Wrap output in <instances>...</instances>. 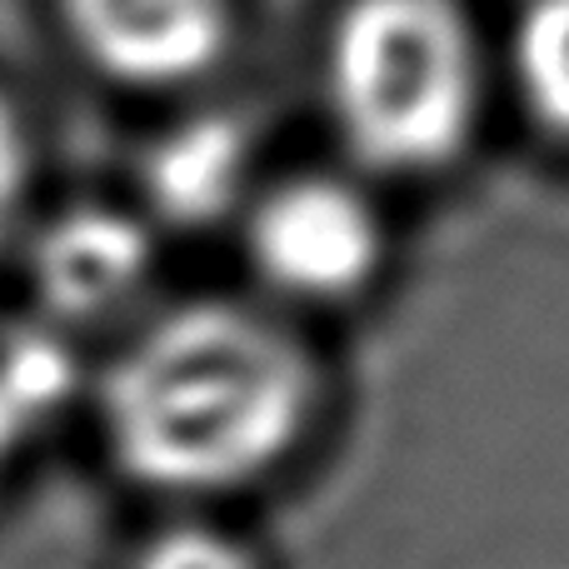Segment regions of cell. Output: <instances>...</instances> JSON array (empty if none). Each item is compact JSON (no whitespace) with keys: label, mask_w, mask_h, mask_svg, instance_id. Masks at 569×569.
<instances>
[{"label":"cell","mask_w":569,"mask_h":569,"mask_svg":"<svg viewBox=\"0 0 569 569\" xmlns=\"http://www.w3.org/2000/svg\"><path fill=\"white\" fill-rule=\"evenodd\" d=\"M315 415L305 345L246 305H186L120 350L100 395L116 465L180 500L276 475Z\"/></svg>","instance_id":"cell-1"},{"label":"cell","mask_w":569,"mask_h":569,"mask_svg":"<svg viewBox=\"0 0 569 569\" xmlns=\"http://www.w3.org/2000/svg\"><path fill=\"white\" fill-rule=\"evenodd\" d=\"M340 146L375 176H435L465 156L485 66L455 0H350L325 46Z\"/></svg>","instance_id":"cell-2"},{"label":"cell","mask_w":569,"mask_h":569,"mask_svg":"<svg viewBox=\"0 0 569 569\" xmlns=\"http://www.w3.org/2000/svg\"><path fill=\"white\" fill-rule=\"evenodd\" d=\"M246 256L256 280L284 300L340 305L380 276L385 226L350 180L305 176L250 206Z\"/></svg>","instance_id":"cell-3"},{"label":"cell","mask_w":569,"mask_h":569,"mask_svg":"<svg viewBox=\"0 0 569 569\" xmlns=\"http://www.w3.org/2000/svg\"><path fill=\"white\" fill-rule=\"evenodd\" d=\"M76 50L130 90H186L226 60L230 0H60Z\"/></svg>","instance_id":"cell-4"},{"label":"cell","mask_w":569,"mask_h":569,"mask_svg":"<svg viewBox=\"0 0 569 569\" xmlns=\"http://www.w3.org/2000/svg\"><path fill=\"white\" fill-rule=\"evenodd\" d=\"M36 284L60 320L120 310L156 270V246L140 216L80 206L36 240Z\"/></svg>","instance_id":"cell-5"},{"label":"cell","mask_w":569,"mask_h":569,"mask_svg":"<svg viewBox=\"0 0 569 569\" xmlns=\"http://www.w3.org/2000/svg\"><path fill=\"white\" fill-rule=\"evenodd\" d=\"M250 186V140L236 120L196 116L160 136L140 170V190L156 220L166 226H216L246 200Z\"/></svg>","instance_id":"cell-6"},{"label":"cell","mask_w":569,"mask_h":569,"mask_svg":"<svg viewBox=\"0 0 569 569\" xmlns=\"http://www.w3.org/2000/svg\"><path fill=\"white\" fill-rule=\"evenodd\" d=\"M510 70L525 110L550 136L569 140V0H530L520 10Z\"/></svg>","instance_id":"cell-7"},{"label":"cell","mask_w":569,"mask_h":569,"mask_svg":"<svg viewBox=\"0 0 569 569\" xmlns=\"http://www.w3.org/2000/svg\"><path fill=\"white\" fill-rule=\"evenodd\" d=\"M130 569H260L256 550L206 520H180L140 545Z\"/></svg>","instance_id":"cell-8"},{"label":"cell","mask_w":569,"mask_h":569,"mask_svg":"<svg viewBox=\"0 0 569 569\" xmlns=\"http://www.w3.org/2000/svg\"><path fill=\"white\" fill-rule=\"evenodd\" d=\"M26 190H30V140L16 106L0 96V246L16 236L20 210H26Z\"/></svg>","instance_id":"cell-9"},{"label":"cell","mask_w":569,"mask_h":569,"mask_svg":"<svg viewBox=\"0 0 569 569\" xmlns=\"http://www.w3.org/2000/svg\"><path fill=\"white\" fill-rule=\"evenodd\" d=\"M36 435H40V420L20 405V395L10 390L6 375H0V480H6V470L20 460V450H26Z\"/></svg>","instance_id":"cell-10"}]
</instances>
